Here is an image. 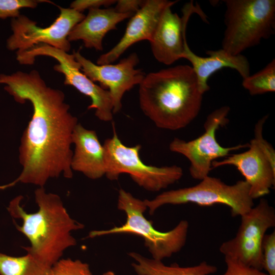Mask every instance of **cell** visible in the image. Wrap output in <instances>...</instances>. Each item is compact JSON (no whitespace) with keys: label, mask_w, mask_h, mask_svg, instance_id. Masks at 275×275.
<instances>
[{"label":"cell","mask_w":275,"mask_h":275,"mask_svg":"<svg viewBox=\"0 0 275 275\" xmlns=\"http://www.w3.org/2000/svg\"><path fill=\"white\" fill-rule=\"evenodd\" d=\"M0 84L5 85L4 89L15 101H29L33 109L18 149L21 172L13 181L0 185V190L18 183L44 187L52 178H72V139L78 122L64 92L47 86L36 70L1 74Z\"/></svg>","instance_id":"obj_1"},{"label":"cell","mask_w":275,"mask_h":275,"mask_svg":"<svg viewBox=\"0 0 275 275\" xmlns=\"http://www.w3.org/2000/svg\"><path fill=\"white\" fill-rule=\"evenodd\" d=\"M141 109L158 128L176 130L198 116L203 96L192 67L180 65L145 75L139 85Z\"/></svg>","instance_id":"obj_2"},{"label":"cell","mask_w":275,"mask_h":275,"mask_svg":"<svg viewBox=\"0 0 275 275\" xmlns=\"http://www.w3.org/2000/svg\"><path fill=\"white\" fill-rule=\"evenodd\" d=\"M34 197L38 206L34 213L26 212L21 206L22 196L11 200L7 209L12 217L22 221L21 226L15 224L16 228L30 242L29 246L23 249L50 268L67 249L76 245L71 232L83 229L84 225L70 216L57 194L38 187Z\"/></svg>","instance_id":"obj_3"},{"label":"cell","mask_w":275,"mask_h":275,"mask_svg":"<svg viewBox=\"0 0 275 275\" xmlns=\"http://www.w3.org/2000/svg\"><path fill=\"white\" fill-rule=\"evenodd\" d=\"M117 208L126 214V222L109 229L92 231L89 237L115 234H134L144 239L145 245L152 258L159 260L171 257L185 245L189 228L187 221L181 220L169 231H159L144 215L147 209L145 201L122 188L119 191Z\"/></svg>","instance_id":"obj_4"},{"label":"cell","mask_w":275,"mask_h":275,"mask_svg":"<svg viewBox=\"0 0 275 275\" xmlns=\"http://www.w3.org/2000/svg\"><path fill=\"white\" fill-rule=\"evenodd\" d=\"M222 49L232 55L259 44L275 31L274 0H225Z\"/></svg>","instance_id":"obj_5"},{"label":"cell","mask_w":275,"mask_h":275,"mask_svg":"<svg viewBox=\"0 0 275 275\" xmlns=\"http://www.w3.org/2000/svg\"><path fill=\"white\" fill-rule=\"evenodd\" d=\"M144 201L151 215L165 205L193 203L200 206L225 205L230 208L232 216H241L254 206L250 186L244 180L229 185L209 176L195 185L165 191L152 200Z\"/></svg>","instance_id":"obj_6"},{"label":"cell","mask_w":275,"mask_h":275,"mask_svg":"<svg viewBox=\"0 0 275 275\" xmlns=\"http://www.w3.org/2000/svg\"><path fill=\"white\" fill-rule=\"evenodd\" d=\"M103 145L105 175L109 180H117L121 174H127L140 187L156 192L175 183L183 175L182 169L177 165L157 167L145 164L140 156L141 146L129 147L124 144L114 127L112 136L107 139Z\"/></svg>","instance_id":"obj_7"},{"label":"cell","mask_w":275,"mask_h":275,"mask_svg":"<svg viewBox=\"0 0 275 275\" xmlns=\"http://www.w3.org/2000/svg\"><path fill=\"white\" fill-rule=\"evenodd\" d=\"M267 117H263L257 123L254 138L248 143V150L212 163V169L227 165L236 167L249 185L253 200L269 194L275 184V151L262 135Z\"/></svg>","instance_id":"obj_8"},{"label":"cell","mask_w":275,"mask_h":275,"mask_svg":"<svg viewBox=\"0 0 275 275\" xmlns=\"http://www.w3.org/2000/svg\"><path fill=\"white\" fill-rule=\"evenodd\" d=\"M40 56L50 57L58 61L53 69L64 75V84L74 87L91 99V103L88 108L94 109L95 116L100 120L109 122L113 120V104L109 92L95 84L80 71L81 65L73 54L40 44L27 51L16 53V60L22 65H32L35 58Z\"/></svg>","instance_id":"obj_9"},{"label":"cell","mask_w":275,"mask_h":275,"mask_svg":"<svg viewBox=\"0 0 275 275\" xmlns=\"http://www.w3.org/2000/svg\"><path fill=\"white\" fill-rule=\"evenodd\" d=\"M230 109L228 106H223L211 112L204 123V133L196 139L186 141L175 138L170 143V151L182 155L189 160V173L194 179L201 180L209 176L212 163L217 159L248 147V144L223 147L216 140V131L228 122L227 116Z\"/></svg>","instance_id":"obj_10"},{"label":"cell","mask_w":275,"mask_h":275,"mask_svg":"<svg viewBox=\"0 0 275 275\" xmlns=\"http://www.w3.org/2000/svg\"><path fill=\"white\" fill-rule=\"evenodd\" d=\"M240 217L235 236L222 243L219 252L225 258L262 270V244L267 231L275 227L274 208L261 198L257 205Z\"/></svg>","instance_id":"obj_11"},{"label":"cell","mask_w":275,"mask_h":275,"mask_svg":"<svg viewBox=\"0 0 275 275\" xmlns=\"http://www.w3.org/2000/svg\"><path fill=\"white\" fill-rule=\"evenodd\" d=\"M59 8V16L51 25L45 28L37 25L36 22L23 15L12 18V34L7 40V48L21 53L38 44H45L68 52L71 48L68 35L85 15L70 8Z\"/></svg>","instance_id":"obj_12"},{"label":"cell","mask_w":275,"mask_h":275,"mask_svg":"<svg viewBox=\"0 0 275 275\" xmlns=\"http://www.w3.org/2000/svg\"><path fill=\"white\" fill-rule=\"evenodd\" d=\"M80 64L83 73L94 82L100 83V87L108 90L112 98L113 113H118L122 108V99L124 94L136 85H140L145 74L135 69L139 63L138 54L132 53L116 64H95L82 56L80 49L73 53Z\"/></svg>","instance_id":"obj_13"},{"label":"cell","mask_w":275,"mask_h":275,"mask_svg":"<svg viewBox=\"0 0 275 275\" xmlns=\"http://www.w3.org/2000/svg\"><path fill=\"white\" fill-rule=\"evenodd\" d=\"M171 7L164 10L149 41L155 59L166 65L182 58L187 22L191 14L197 13L205 18L203 12L199 7L194 6L193 1L184 6L182 17L173 13Z\"/></svg>","instance_id":"obj_14"},{"label":"cell","mask_w":275,"mask_h":275,"mask_svg":"<svg viewBox=\"0 0 275 275\" xmlns=\"http://www.w3.org/2000/svg\"><path fill=\"white\" fill-rule=\"evenodd\" d=\"M178 1L146 0L130 18L125 33L118 43L109 51L101 55L97 65L112 64L129 47L139 41H150L164 10Z\"/></svg>","instance_id":"obj_15"},{"label":"cell","mask_w":275,"mask_h":275,"mask_svg":"<svg viewBox=\"0 0 275 275\" xmlns=\"http://www.w3.org/2000/svg\"><path fill=\"white\" fill-rule=\"evenodd\" d=\"M74 145L71 167L87 178L95 180L105 174V150L95 130L78 123L72 139Z\"/></svg>","instance_id":"obj_16"},{"label":"cell","mask_w":275,"mask_h":275,"mask_svg":"<svg viewBox=\"0 0 275 275\" xmlns=\"http://www.w3.org/2000/svg\"><path fill=\"white\" fill-rule=\"evenodd\" d=\"M208 57L196 54L189 47L186 37L184 40V50L182 58L187 60L196 75L202 92L204 94L210 89L208 81L214 73L224 68L236 70L243 79L250 75V65L243 55H232L224 50H208Z\"/></svg>","instance_id":"obj_17"},{"label":"cell","mask_w":275,"mask_h":275,"mask_svg":"<svg viewBox=\"0 0 275 275\" xmlns=\"http://www.w3.org/2000/svg\"><path fill=\"white\" fill-rule=\"evenodd\" d=\"M134 14L120 13L114 8L92 9L87 16L71 30L69 42L81 40L87 48L102 50V40L110 31L117 29V24Z\"/></svg>","instance_id":"obj_18"},{"label":"cell","mask_w":275,"mask_h":275,"mask_svg":"<svg viewBox=\"0 0 275 275\" xmlns=\"http://www.w3.org/2000/svg\"><path fill=\"white\" fill-rule=\"evenodd\" d=\"M129 256L136 262L131 265L138 275H214L217 267L203 261L197 265L181 267L176 264L166 265L162 260L149 259L135 252Z\"/></svg>","instance_id":"obj_19"},{"label":"cell","mask_w":275,"mask_h":275,"mask_svg":"<svg viewBox=\"0 0 275 275\" xmlns=\"http://www.w3.org/2000/svg\"><path fill=\"white\" fill-rule=\"evenodd\" d=\"M50 269L28 253L15 257L0 253V275H49Z\"/></svg>","instance_id":"obj_20"},{"label":"cell","mask_w":275,"mask_h":275,"mask_svg":"<svg viewBox=\"0 0 275 275\" xmlns=\"http://www.w3.org/2000/svg\"><path fill=\"white\" fill-rule=\"evenodd\" d=\"M243 87L250 95H256L275 91V60L262 70L243 79Z\"/></svg>","instance_id":"obj_21"},{"label":"cell","mask_w":275,"mask_h":275,"mask_svg":"<svg viewBox=\"0 0 275 275\" xmlns=\"http://www.w3.org/2000/svg\"><path fill=\"white\" fill-rule=\"evenodd\" d=\"M49 275H93L88 264L79 260L61 258L49 270Z\"/></svg>","instance_id":"obj_22"},{"label":"cell","mask_w":275,"mask_h":275,"mask_svg":"<svg viewBox=\"0 0 275 275\" xmlns=\"http://www.w3.org/2000/svg\"><path fill=\"white\" fill-rule=\"evenodd\" d=\"M44 2L53 4L48 1L0 0V19L16 18L20 15L21 8H35L39 3Z\"/></svg>","instance_id":"obj_23"},{"label":"cell","mask_w":275,"mask_h":275,"mask_svg":"<svg viewBox=\"0 0 275 275\" xmlns=\"http://www.w3.org/2000/svg\"><path fill=\"white\" fill-rule=\"evenodd\" d=\"M262 265L268 275H275V231L266 234L262 242Z\"/></svg>","instance_id":"obj_24"},{"label":"cell","mask_w":275,"mask_h":275,"mask_svg":"<svg viewBox=\"0 0 275 275\" xmlns=\"http://www.w3.org/2000/svg\"><path fill=\"white\" fill-rule=\"evenodd\" d=\"M225 261L226 270L222 275H268L261 270L233 259L225 258Z\"/></svg>","instance_id":"obj_25"},{"label":"cell","mask_w":275,"mask_h":275,"mask_svg":"<svg viewBox=\"0 0 275 275\" xmlns=\"http://www.w3.org/2000/svg\"><path fill=\"white\" fill-rule=\"evenodd\" d=\"M115 0H76L70 4V8L82 13L86 9L100 8L101 6L108 7L116 4Z\"/></svg>","instance_id":"obj_26"},{"label":"cell","mask_w":275,"mask_h":275,"mask_svg":"<svg viewBox=\"0 0 275 275\" xmlns=\"http://www.w3.org/2000/svg\"><path fill=\"white\" fill-rule=\"evenodd\" d=\"M145 1L118 0L117 1L115 10L120 13H136L143 5Z\"/></svg>","instance_id":"obj_27"},{"label":"cell","mask_w":275,"mask_h":275,"mask_svg":"<svg viewBox=\"0 0 275 275\" xmlns=\"http://www.w3.org/2000/svg\"><path fill=\"white\" fill-rule=\"evenodd\" d=\"M103 275H115V273L112 271H107L103 273Z\"/></svg>","instance_id":"obj_28"}]
</instances>
